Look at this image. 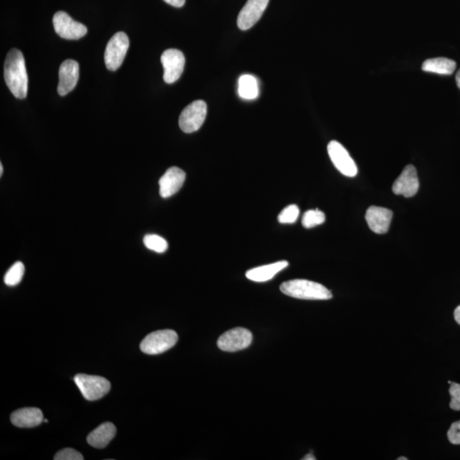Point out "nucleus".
Wrapping results in <instances>:
<instances>
[{
	"instance_id": "obj_19",
	"label": "nucleus",
	"mask_w": 460,
	"mask_h": 460,
	"mask_svg": "<svg viewBox=\"0 0 460 460\" xmlns=\"http://www.w3.org/2000/svg\"><path fill=\"white\" fill-rule=\"evenodd\" d=\"M456 69V63L446 58H436L426 60L422 69L428 73L450 75Z\"/></svg>"
},
{
	"instance_id": "obj_28",
	"label": "nucleus",
	"mask_w": 460,
	"mask_h": 460,
	"mask_svg": "<svg viewBox=\"0 0 460 460\" xmlns=\"http://www.w3.org/2000/svg\"><path fill=\"white\" fill-rule=\"evenodd\" d=\"M164 1L170 6L176 7V8H181L186 3V0H164Z\"/></svg>"
},
{
	"instance_id": "obj_33",
	"label": "nucleus",
	"mask_w": 460,
	"mask_h": 460,
	"mask_svg": "<svg viewBox=\"0 0 460 460\" xmlns=\"http://www.w3.org/2000/svg\"><path fill=\"white\" fill-rule=\"evenodd\" d=\"M397 459L398 460H407V458L401 457V458H398Z\"/></svg>"
},
{
	"instance_id": "obj_1",
	"label": "nucleus",
	"mask_w": 460,
	"mask_h": 460,
	"mask_svg": "<svg viewBox=\"0 0 460 460\" xmlns=\"http://www.w3.org/2000/svg\"><path fill=\"white\" fill-rule=\"evenodd\" d=\"M5 81L10 92L18 99H24L28 95V77L26 70L24 54L17 49H11L6 56Z\"/></svg>"
},
{
	"instance_id": "obj_22",
	"label": "nucleus",
	"mask_w": 460,
	"mask_h": 460,
	"mask_svg": "<svg viewBox=\"0 0 460 460\" xmlns=\"http://www.w3.org/2000/svg\"><path fill=\"white\" fill-rule=\"evenodd\" d=\"M326 221V215L322 211L309 210L304 214L302 224L304 228L311 229L322 224Z\"/></svg>"
},
{
	"instance_id": "obj_11",
	"label": "nucleus",
	"mask_w": 460,
	"mask_h": 460,
	"mask_svg": "<svg viewBox=\"0 0 460 460\" xmlns=\"http://www.w3.org/2000/svg\"><path fill=\"white\" fill-rule=\"evenodd\" d=\"M418 188H420V181H418L417 170L413 165H409L395 181L392 191L395 195L410 198L418 193Z\"/></svg>"
},
{
	"instance_id": "obj_30",
	"label": "nucleus",
	"mask_w": 460,
	"mask_h": 460,
	"mask_svg": "<svg viewBox=\"0 0 460 460\" xmlns=\"http://www.w3.org/2000/svg\"><path fill=\"white\" fill-rule=\"evenodd\" d=\"M304 460H315L316 459L314 457V455L311 454H309L307 455L304 456V458L303 459Z\"/></svg>"
},
{
	"instance_id": "obj_27",
	"label": "nucleus",
	"mask_w": 460,
	"mask_h": 460,
	"mask_svg": "<svg viewBox=\"0 0 460 460\" xmlns=\"http://www.w3.org/2000/svg\"><path fill=\"white\" fill-rule=\"evenodd\" d=\"M447 439L452 444L460 445V420L452 424L447 432Z\"/></svg>"
},
{
	"instance_id": "obj_7",
	"label": "nucleus",
	"mask_w": 460,
	"mask_h": 460,
	"mask_svg": "<svg viewBox=\"0 0 460 460\" xmlns=\"http://www.w3.org/2000/svg\"><path fill=\"white\" fill-rule=\"evenodd\" d=\"M54 27L56 33L65 40H80L88 33V28L85 25L74 21L64 11H58L54 15Z\"/></svg>"
},
{
	"instance_id": "obj_2",
	"label": "nucleus",
	"mask_w": 460,
	"mask_h": 460,
	"mask_svg": "<svg viewBox=\"0 0 460 460\" xmlns=\"http://www.w3.org/2000/svg\"><path fill=\"white\" fill-rule=\"evenodd\" d=\"M280 289L285 295L299 299L328 300L333 297V294L323 285L301 279L286 281Z\"/></svg>"
},
{
	"instance_id": "obj_23",
	"label": "nucleus",
	"mask_w": 460,
	"mask_h": 460,
	"mask_svg": "<svg viewBox=\"0 0 460 460\" xmlns=\"http://www.w3.org/2000/svg\"><path fill=\"white\" fill-rule=\"evenodd\" d=\"M145 246L151 251L163 254L168 249L167 241L163 237L157 235H147L143 239Z\"/></svg>"
},
{
	"instance_id": "obj_18",
	"label": "nucleus",
	"mask_w": 460,
	"mask_h": 460,
	"mask_svg": "<svg viewBox=\"0 0 460 460\" xmlns=\"http://www.w3.org/2000/svg\"><path fill=\"white\" fill-rule=\"evenodd\" d=\"M288 266V262L280 261L271 265L254 268L248 270L246 277L249 280L256 282H265L273 279L280 271Z\"/></svg>"
},
{
	"instance_id": "obj_29",
	"label": "nucleus",
	"mask_w": 460,
	"mask_h": 460,
	"mask_svg": "<svg viewBox=\"0 0 460 460\" xmlns=\"http://www.w3.org/2000/svg\"><path fill=\"white\" fill-rule=\"evenodd\" d=\"M454 319L456 320V322H457L460 325V305L459 306L455 309Z\"/></svg>"
},
{
	"instance_id": "obj_14",
	"label": "nucleus",
	"mask_w": 460,
	"mask_h": 460,
	"mask_svg": "<svg viewBox=\"0 0 460 460\" xmlns=\"http://www.w3.org/2000/svg\"><path fill=\"white\" fill-rule=\"evenodd\" d=\"M186 179V172L182 169L176 167L169 168L159 181L161 197L167 199L176 194L183 187Z\"/></svg>"
},
{
	"instance_id": "obj_3",
	"label": "nucleus",
	"mask_w": 460,
	"mask_h": 460,
	"mask_svg": "<svg viewBox=\"0 0 460 460\" xmlns=\"http://www.w3.org/2000/svg\"><path fill=\"white\" fill-rule=\"evenodd\" d=\"M74 380L83 397L90 402L104 397L111 388L110 382L104 377L77 375Z\"/></svg>"
},
{
	"instance_id": "obj_9",
	"label": "nucleus",
	"mask_w": 460,
	"mask_h": 460,
	"mask_svg": "<svg viewBox=\"0 0 460 460\" xmlns=\"http://www.w3.org/2000/svg\"><path fill=\"white\" fill-rule=\"evenodd\" d=\"M161 61L164 67V81L167 84H173L182 75L186 58L182 51L176 49H169L161 56Z\"/></svg>"
},
{
	"instance_id": "obj_31",
	"label": "nucleus",
	"mask_w": 460,
	"mask_h": 460,
	"mask_svg": "<svg viewBox=\"0 0 460 460\" xmlns=\"http://www.w3.org/2000/svg\"><path fill=\"white\" fill-rule=\"evenodd\" d=\"M456 83H457L458 88L460 89V69L458 71L457 74H456Z\"/></svg>"
},
{
	"instance_id": "obj_8",
	"label": "nucleus",
	"mask_w": 460,
	"mask_h": 460,
	"mask_svg": "<svg viewBox=\"0 0 460 460\" xmlns=\"http://www.w3.org/2000/svg\"><path fill=\"white\" fill-rule=\"evenodd\" d=\"M252 341L250 331L244 327H236L222 334L217 340V346L222 352H236L247 349Z\"/></svg>"
},
{
	"instance_id": "obj_32",
	"label": "nucleus",
	"mask_w": 460,
	"mask_h": 460,
	"mask_svg": "<svg viewBox=\"0 0 460 460\" xmlns=\"http://www.w3.org/2000/svg\"><path fill=\"white\" fill-rule=\"evenodd\" d=\"M3 165L0 164V176L3 175Z\"/></svg>"
},
{
	"instance_id": "obj_17",
	"label": "nucleus",
	"mask_w": 460,
	"mask_h": 460,
	"mask_svg": "<svg viewBox=\"0 0 460 460\" xmlns=\"http://www.w3.org/2000/svg\"><path fill=\"white\" fill-rule=\"evenodd\" d=\"M115 425L110 422H106L89 434L88 442L90 446L101 450L108 446V443L115 438Z\"/></svg>"
},
{
	"instance_id": "obj_6",
	"label": "nucleus",
	"mask_w": 460,
	"mask_h": 460,
	"mask_svg": "<svg viewBox=\"0 0 460 460\" xmlns=\"http://www.w3.org/2000/svg\"><path fill=\"white\" fill-rule=\"evenodd\" d=\"M207 114V105L202 100H197L188 105L181 113L179 126L186 133L197 131L205 122Z\"/></svg>"
},
{
	"instance_id": "obj_34",
	"label": "nucleus",
	"mask_w": 460,
	"mask_h": 460,
	"mask_svg": "<svg viewBox=\"0 0 460 460\" xmlns=\"http://www.w3.org/2000/svg\"><path fill=\"white\" fill-rule=\"evenodd\" d=\"M44 421L45 422V423H48V420H44Z\"/></svg>"
},
{
	"instance_id": "obj_25",
	"label": "nucleus",
	"mask_w": 460,
	"mask_h": 460,
	"mask_svg": "<svg viewBox=\"0 0 460 460\" xmlns=\"http://www.w3.org/2000/svg\"><path fill=\"white\" fill-rule=\"evenodd\" d=\"M55 460H83L84 457L76 450L73 448H65L59 451L54 457Z\"/></svg>"
},
{
	"instance_id": "obj_10",
	"label": "nucleus",
	"mask_w": 460,
	"mask_h": 460,
	"mask_svg": "<svg viewBox=\"0 0 460 460\" xmlns=\"http://www.w3.org/2000/svg\"><path fill=\"white\" fill-rule=\"evenodd\" d=\"M328 154L336 167L343 175L354 177L357 175L358 169L348 151L337 141H331L327 146Z\"/></svg>"
},
{
	"instance_id": "obj_21",
	"label": "nucleus",
	"mask_w": 460,
	"mask_h": 460,
	"mask_svg": "<svg viewBox=\"0 0 460 460\" xmlns=\"http://www.w3.org/2000/svg\"><path fill=\"white\" fill-rule=\"evenodd\" d=\"M25 267L22 262L15 263L5 275V284L9 286H15L20 284L24 278Z\"/></svg>"
},
{
	"instance_id": "obj_13",
	"label": "nucleus",
	"mask_w": 460,
	"mask_h": 460,
	"mask_svg": "<svg viewBox=\"0 0 460 460\" xmlns=\"http://www.w3.org/2000/svg\"><path fill=\"white\" fill-rule=\"evenodd\" d=\"M80 77V65L76 61L67 59L59 69V83L58 92L60 96H66L77 85Z\"/></svg>"
},
{
	"instance_id": "obj_5",
	"label": "nucleus",
	"mask_w": 460,
	"mask_h": 460,
	"mask_svg": "<svg viewBox=\"0 0 460 460\" xmlns=\"http://www.w3.org/2000/svg\"><path fill=\"white\" fill-rule=\"evenodd\" d=\"M129 44V39L123 32L117 33L111 38L104 54L105 65L108 70L116 71L122 65Z\"/></svg>"
},
{
	"instance_id": "obj_15",
	"label": "nucleus",
	"mask_w": 460,
	"mask_h": 460,
	"mask_svg": "<svg viewBox=\"0 0 460 460\" xmlns=\"http://www.w3.org/2000/svg\"><path fill=\"white\" fill-rule=\"evenodd\" d=\"M393 213L390 209L379 206H370L365 213V221L372 232L383 235L389 231Z\"/></svg>"
},
{
	"instance_id": "obj_26",
	"label": "nucleus",
	"mask_w": 460,
	"mask_h": 460,
	"mask_svg": "<svg viewBox=\"0 0 460 460\" xmlns=\"http://www.w3.org/2000/svg\"><path fill=\"white\" fill-rule=\"evenodd\" d=\"M450 393L451 395V409L460 411V384L451 383Z\"/></svg>"
},
{
	"instance_id": "obj_4",
	"label": "nucleus",
	"mask_w": 460,
	"mask_h": 460,
	"mask_svg": "<svg viewBox=\"0 0 460 460\" xmlns=\"http://www.w3.org/2000/svg\"><path fill=\"white\" fill-rule=\"evenodd\" d=\"M179 336L173 330H160L154 331L143 339L140 349L147 354H159L167 352L176 344Z\"/></svg>"
},
{
	"instance_id": "obj_12",
	"label": "nucleus",
	"mask_w": 460,
	"mask_h": 460,
	"mask_svg": "<svg viewBox=\"0 0 460 460\" xmlns=\"http://www.w3.org/2000/svg\"><path fill=\"white\" fill-rule=\"evenodd\" d=\"M269 2L270 0H247L237 19L239 28L247 30L254 27L263 16Z\"/></svg>"
},
{
	"instance_id": "obj_20",
	"label": "nucleus",
	"mask_w": 460,
	"mask_h": 460,
	"mask_svg": "<svg viewBox=\"0 0 460 460\" xmlns=\"http://www.w3.org/2000/svg\"><path fill=\"white\" fill-rule=\"evenodd\" d=\"M238 93L245 100H254L258 97L257 79L251 74H244L239 79Z\"/></svg>"
},
{
	"instance_id": "obj_16",
	"label": "nucleus",
	"mask_w": 460,
	"mask_h": 460,
	"mask_svg": "<svg viewBox=\"0 0 460 460\" xmlns=\"http://www.w3.org/2000/svg\"><path fill=\"white\" fill-rule=\"evenodd\" d=\"M11 423L19 428H33L44 421L43 413L37 407L22 409L11 414Z\"/></svg>"
},
{
	"instance_id": "obj_24",
	"label": "nucleus",
	"mask_w": 460,
	"mask_h": 460,
	"mask_svg": "<svg viewBox=\"0 0 460 460\" xmlns=\"http://www.w3.org/2000/svg\"><path fill=\"white\" fill-rule=\"evenodd\" d=\"M299 216V208L296 205H291L286 207L279 214L278 221L281 224H294Z\"/></svg>"
}]
</instances>
